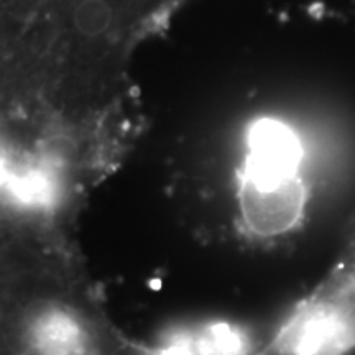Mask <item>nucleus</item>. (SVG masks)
<instances>
[{
  "mask_svg": "<svg viewBox=\"0 0 355 355\" xmlns=\"http://www.w3.org/2000/svg\"><path fill=\"white\" fill-rule=\"evenodd\" d=\"M319 180V165L295 135L257 133L234 170L239 229L255 242L291 237L308 219Z\"/></svg>",
  "mask_w": 355,
  "mask_h": 355,
  "instance_id": "f257e3e1",
  "label": "nucleus"
},
{
  "mask_svg": "<svg viewBox=\"0 0 355 355\" xmlns=\"http://www.w3.org/2000/svg\"><path fill=\"white\" fill-rule=\"evenodd\" d=\"M114 24V8L107 0H81L73 12V25L84 38L105 35Z\"/></svg>",
  "mask_w": 355,
  "mask_h": 355,
  "instance_id": "f03ea898",
  "label": "nucleus"
}]
</instances>
